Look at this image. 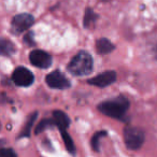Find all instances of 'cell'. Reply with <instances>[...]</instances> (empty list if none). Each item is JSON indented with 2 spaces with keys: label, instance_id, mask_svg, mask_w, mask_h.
Instances as JSON below:
<instances>
[{
  "label": "cell",
  "instance_id": "obj_1",
  "mask_svg": "<svg viewBox=\"0 0 157 157\" xmlns=\"http://www.w3.org/2000/svg\"><path fill=\"white\" fill-rule=\"evenodd\" d=\"M128 109L129 101L124 96H117L113 99L103 101L98 105V110L101 113L115 120H123Z\"/></svg>",
  "mask_w": 157,
  "mask_h": 157
},
{
  "label": "cell",
  "instance_id": "obj_2",
  "mask_svg": "<svg viewBox=\"0 0 157 157\" xmlns=\"http://www.w3.org/2000/svg\"><path fill=\"white\" fill-rule=\"evenodd\" d=\"M94 61L93 57L86 51H80L68 63V71L75 76H83L93 71Z\"/></svg>",
  "mask_w": 157,
  "mask_h": 157
},
{
  "label": "cell",
  "instance_id": "obj_3",
  "mask_svg": "<svg viewBox=\"0 0 157 157\" xmlns=\"http://www.w3.org/2000/svg\"><path fill=\"white\" fill-rule=\"evenodd\" d=\"M145 135L142 129L138 127L128 126L124 129V141L129 150H139L144 143Z\"/></svg>",
  "mask_w": 157,
  "mask_h": 157
},
{
  "label": "cell",
  "instance_id": "obj_4",
  "mask_svg": "<svg viewBox=\"0 0 157 157\" xmlns=\"http://www.w3.org/2000/svg\"><path fill=\"white\" fill-rule=\"evenodd\" d=\"M35 24V17L29 13H21L15 15L11 22V31L14 35H21L28 30Z\"/></svg>",
  "mask_w": 157,
  "mask_h": 157
},
{
  "label": "cell",
  "instance_id": "obj_5",
  "mask_svg": "<svg viewBox=\"0 0 157 157\" xmlns=\"http://www.w3.org/2000/svg\"><path fill=\"white\" fill-rule=\"evenodd\" d=\"M12 81L20 87H28L35 82V75L25 67H17L12 73Z\"/></svg>",
  "mask_w": 157,
  "mask_h": 157
},
{
  "label": "cell",
  "instance_id": "obj_6",
  "mask_svg": "<svg viewBox=\"0 0 157 157\" xmlns=\"http://www.w3.org/2000/svg\"><path fill=\"white\" fill-rule=\"evenodd\" d=\"M31 65L40 69H48L52 66L53 58L48 52L42 50H33L29 54Z\"/></svg>",
  "mask_w": 157,
  "mask_h": 157
},
{
  "label": "cell",
  "instance_id": "obj_7",
  "mask_svg": "<svg viewBox=\"0 0 157 157\" xmlns=\"http://www.w3.org/2000/svg\"><path fill=\"white\" fill-rule=\"evenodd\" d=\"M45 81L51 88H55V90H66V88H69L71 86L70 81L59 70H55V71L51 72L50 74H48Z\"/></svg>",
  "mask_w": 157,
  "mask_h": 157
},
{
  "label": "cell",
  "instance_id": "obj_8",
  "mask_svg": "<svg viewBox=\"0 0 157 157\" xmlns=\"http://www.w3.org/2000/svg\"><path fill=\"white\" fill-rule=\"evenodd\" d=\"M116 80V73L113 70H108L102 73L98 74V75L94 76V78L88 80V84L90 85L97 86V87H107V86L111 85L112 83H114Z\"/></svg>",
  "mask_w": 157,
  "mask_h": 157
},
{
  "label": "cell",
  "instance_id": "obj_9",
  "mask_svg": "<svg viewBox=\"0 0 157 157\" xmlns=\"http://www.w3.org/2000/svg\"><path fill=\"white\" fill-rule=\"evenodd\" d=\"M53 121H54V124L59 130H63V129H67L70 126V118L67 114L63 111L60 110H56V111L53 112Z\"/></svg>",
  "mask_w": 157,
  "mask_h": 157
},
{
  "label": "cell",
  "instance_id": "obj_10",
  "mask_svg": "<svg viewBox=\"0 0 157 157\" xmlns=\"http://www.w3.org/2000/svg\"><path fill=\"white\" fill-rule=\"evenodd\" d=\"M96 50L100 55H105L114 50V44L107 38H100L96 41Z\"/></svg>",
  "mask_w": 157,
  "mask_h": 157
},
{
  "label": "cell",
  "instance_id": "obj_11",
  "mask_svg": "<svg viewBox=\"0 0 157 157\" xmlns=\"http://www.w3.org/2000/svg\"><path fill=\"white\" fill-rule=\"evenodd\" d=\"M97 20H98V14L90 8H86L85 12H84L83 26L85 28H92L97 23Z\"/></svg>",
  "mask_w": 157,
  "mask_h": 157
},
{
  "label": "cell",
  "instance_id": "obj_12",
  "mask_svg": "<svg viewBox=\"0 0 157 157\" xmlns=\"http://www.w3.org/2000/svg\"><path fill=\"white\" fill-rule=\"evenodd\" d=\"M37 115H38V113L35 112V113H33L28 118H27V121H26V123H25L24 127H23L22 131H21V133L18 135V138H26V137H29V136H30L33 126V124H35L36 120H37Z\"/></svg>",
  "mask_w": 157,
  "mask_h": 157
},
{
  "label": "cell",
  "instance_id": "obj_13",
  "mask_svg": "<svg viewBox=\"0 0 157 157\" xmlns=\"http://www.w3.org/2000/svg\"><path fill=\"white\" fill-rule=\"evenodd\" d=\"M0 52L2 56H12L15 53V46L10 40L2 38L0 41Z\"/></svg>",
  "mask_w": 157,
  "mask_h": 157
},
{
  "label": "cell",
  "instance_id": "obj_14",
  "mask_svg": "<svg viewBox=\"0 0 157 157\" xmlns=\"http://www.w3.org/2000/svg\"><path fill=\"white\" fill-rule=\"evenodd\" d=\"M59 131H60L61 138H63L67 151L70 154L75 155V145H74V142L72 140L71 136L69 135V132H67V129H63V130H59Z\"/></svg>",
  "mask_w": 157,
  "mask_h": 157
},
{
  "label": "cell",
  "instance_id": "obj_15",
  "mask_svg": "<svg viewBox=\"0 0 157 157\" xmlns=\"http://www.w3.org/2000/svg\"><path fill=\"white\" fill-rule=\"evenodd\" d=\"M53 126H55L53 118H45V120L41 121V122L37 125V127H36V129H35V132L37 133V135H39V133L43 132L46 128L53 127Z\"/></svg>",
  "mask_w": 157,
  "mask_h": 157
},
{
  "label": "cell",
  "instance_id": "obj_16",
  "mask_svg": "<svg viewBox=\"0 0 157 157\" xmlns=\"http://www.w3.org/2000/svg\"><path fill=\"white\" fill-rule=\"evenodd\" d=\"M107 136V131L105 130H101V131H98L96 132L92 138V147L94 151L96 152H99V140L101 139L102 137Z\"/></svg>",
  "mask_w": 157,
  "mask_h": 157
},
{
  "label": "cell",
  "instance_id": "obj_17",
  "mask_svg": "<svg viewBox=\"0 0 157 157\" xmlns=\"http://www.w3.org/2000/svg\"><path fill=\"white\" fill-rule=\"evenodd\" d=\"M24 42L29 46H35L36 45L35 39H33V31H29V33H27L26 35H25Z\"/></svg>",
  "mask_w": 157,
  "mask_h": 157
},
{
  "label": "cell",
  "instance_id": "obj_18",
  "mask_svg": "<svg viewBox=\"0 0 157 157\" xmlns=\"http://www.w3.org/2000/svg\"><path fill=\"white\" fill-rule=\"evenodd\" d=\"M0 157H17L12 148H2L0 152Z\"/></svg>",
  "mask_w": 157,
  "mask_h": 157
},
{
  "label": "cell",
  "instance_id": "obj_19",
  "mask_svg": "<svg viewBox=\"0 0 157 157\" xmlns=\"http://www.w3.org/2000/svg\"><path fill=\"white\" fill-rule=\"evenodd\" d=\"M101 1H103V2H109V1H111V0H101Z\"/></svg>",
  "mask_w": 157,
  "mask_h": 157
}]
</instances>
